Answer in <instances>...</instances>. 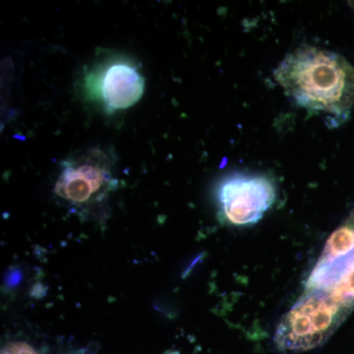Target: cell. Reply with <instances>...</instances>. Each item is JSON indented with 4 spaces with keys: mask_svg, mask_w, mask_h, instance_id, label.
<instances>
[{
    "mask_svg": "<svg viewBox=\"0 0 354 354\" xmlns=\"http://www.w3.org/2000/svg\"><path fill=\"white\" fill-rule=\"evenodd\" d=\"M286 95L311 113L344 118L354 106V67L332 51L301 46L274 70Z\"/></svg>",
    "mask_w": 354,
    "mask_h": 354,
    "instance_id": "6da1fadb",
    "label": "cell"
},
{
    "mask_svg": "<svg viewBox=\"0 0 354 354\" xmlns=\"http://www.w3.org/2000/svg\"><path fill=\"white\" fill-rule=\"evenodd\" d=\"M114 167V153L108 149H86L60 165L53 193L58 201L84 218H104L118 187Z\"/></svg>",
    "mask_w": 354,
    "mask_h": 354,
    "instance_id": "7a4b0ae2",
    "label": "cell"
},
{
    "mask_svg": "<svg viewBox=\"0 0 354 354\" xmlns=\"http://www.w3.org/2000/svg\"><path fill=\"white\" fill-rule=\"evenodd\" d=\"M349 309L335 304L325 290H306L279 321L274 342L279 349L301 353L327 341Z\"/></svg>",
    "mask_w": 354,
    "mask_h": 354,
    "instance_id": "3957f363",
    "label": "cell"
},
{
    "mask_svg": "<svg viewBox=\"0 0 354 354\" xmlns=\"http://www.w3.org/2000/svg\"><path fill=\"white\" fill-rule=\"evenodd\" d=\"M276 199L271 179L259 174H234L218 184L216 202L221 215L232 225L259 221Z\"/></svg>",
    "mask_w": 354,
    "mask_h": 354,
    "instance_id": "277c9868",
    "label": "cell"
},
{
    "mask_svg": "<svg viewBox=\"0 0 354 354\" xmlns=\"http://www.w3.org/2000/svg\"><path fill=\"white\" fill-rule=\"evenodd\" d=\"M85 87L109 113L131 108L143 97L145 78L137 65L114 59L88 72Z\"/></svg>",
    "mask_w": 354,
    "mask_h": 354,
    "instance_id": "5b68a950",
    "label": "cell"
},
{
    "mask_svg": "<svg viewBox=\"0 0 354 354\" xmlns=\"http://www.w3.org/2000/svg\"><path fill=\"white\" fill-rule=\"evenodd\" d=\"M325 291L335 304L346 309L351 308L354 304V261L344 270L335 285Z\"/></svg>",
    "mask_w": 354,
    "mask_h": 354,
    "instance_id": "8992f818",
    "label": "cell"
},
{
    "mask_svg": "<svg viewBox=\"0 0 354 354\" xmlns=\"http://www.w3.org/2000/svg\"><path fill=\"white\" fill-rule=\"evenodd\" d=\"M2 354H39L29 344L25 342H13L7 346Z\"/></svg>",
    "mask_w": 354,
    "mask_h": 354,
    "instance_id": "52a82bcc",
    "label": "cell"
}]
</instances>
